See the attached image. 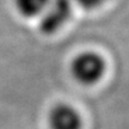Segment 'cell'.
I'll return each mask as SVG.
<instances>
[{
	"label": "cell",
	"instance_id": "obj_1",
	"mask_svg": "<svg viewBox=\"0 0 129 129\" xmlns=\"http://www.w3.org/2000/svg\"><path fill=\"white\" fill-rule=\"evenodd\" d=\"M71 71L79 84L93 85L99 81L105 72V61L96 51H84L74 57Z\"/></svg>",
	"mask_w": 129,
	"mask_h": 129
},
{
	"label": "cell",
	"instance_id": "obj_2",
	"mask_svg": "<svg viewBox=\"0 0 129 129\" xmlns=\"http://www.w3.org/2000/svg\"><path fill=\"white\" fill-rule=\"evenodd\" d=\"M72 16V0H50L40 17V30L44 35L59 31Z\"/></svg>",
	"mask_w": 129,
	"mask_h": 129
},
{
	"label": "cell",
	"instance_id": "obj_3",
	"mask_svg": "<svg viewBox=\"0 0 129 129\" xmlns=\"http://www.w3.org/2000/svg\"><path fill=\"white\" fill-rule=\"evenodd\" d=\"M48 122L50 129H80L81 117L73 106L57 104L49 112Z\"/></svg>",
	"mask_w": 129,
	"mask_h": 129
},
{
	"label": "cell",
	"instance_id": "obj_4",
	"mask_svg": "<svg viewBox=\"0 0 129 129\" xmlns=\"http://www.w3.org/2000/svg\"><path fill=\"white\" fill-rule=\"evenodd\" d=\"M50 0H14V6L25 18H40Z\"/></svg>",
	"mask_w": 129,
	"mask_h": 129
},
{
	"label": "cell",
	"instance_id": "obj_5",
	"mask_svg": "<svg viewBox=\"0 0 129 129\" xmlns=\"http://www.w3.org/2000/svg\"><path fill=\"white\" fill-rule=\"evenodd\" d=\"M79 6L84 7L85 10H94L99 7L108 0H74Z\"/></svg>",
	"mask_w": 129,
	"mask_h": 129
}]
</instances>
